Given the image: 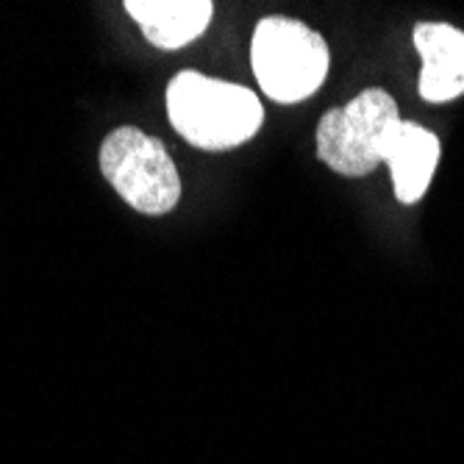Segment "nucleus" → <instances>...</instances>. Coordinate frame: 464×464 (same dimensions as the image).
Returning <instances> with one entry per match:
<instances>
[{"label":"nucleus","instance_id":"nucleus-1","mask_svg":"<svg viewBox=\"0 0 464 464\" xmlns=\"http://www.w3.org/2000/svg\"><path fill=\"white\" fill-rule=\"evenodd\" d=\"M167 114L189 145L208 153L239 148L265 122L256 92L195 70H184L167 83Z\"/></svg>","mask_w":464,"mask_h":464},{"label":"nucleus","instance_id":"nucleus-2","mask_svg":"<svg viewBox=\"0 0 464 464\" xmlns=\"http://www.w3.org/2000/svg\"><path fill=\"white\" fill-rule=\"evenodd\" d=\"M250 64L265 98L276 103H301L323 87L331 51L306 23L273 14L259 20L253 31Z\"/></svg>","mask_w":464,"mask_h":464},{"label":"nucleus","instance_id":"nucleus-3","mask_svg":"<svg viewBox=\"0 0 464 464\" xmlns=\"http://www.w3.org/2000/svg\"><path fill=\"white\" fill-rule=\"evenodd\" d=\"M401 122L395 98L382 87H370L351 103L323 114L314 134L317 156L340 176H370L384 164Z\"/></svg>","mask_w":464,"mask_h":464},{"label":"nucleus","instance_id":"nucleus-4","mask_svg":"<svg viewBox=\"0 0 464 464\" xmlns=\"http://www.w3.org/2000/svg\"><path fill=\"white\" fill-rule=\"evenodd\" d=\"M101 173L114 192L140 215H167L181 200V176L167 148L140 131L137 125H120L98 153Z\"/></svg>","mask_w":464,"mask_h":464},{"label":"nucleus","instance_id":"nucleus-5","mask_svg":"<svg viewBox=\"0 0 464 464\" xmlns=\"http://www.w3.org/2000/svg\"><path fill=\"white\" fill-rule=\"evenodd\" d=\"M423 62L420 98L429 103H448L464 95V31L448 23H420L411 34Z\"/></svg>","mask_w":464,"mask_h":464},{"label":"nucleus","instance_id":"nucleus-6","mask_svg":"<svg viewBox=\"0 0 464 464\" xmlns=\"http://www.w3.org/2000/svg\"><path fill=\"white\" fill-rule=\"evenodd\" d=\"M150 45L161 51H181L212 23V0H129L125 4Z\"/></svg>","mask_w":464,"mask_h":464},{"label":"nucleus","instance_id":"nucleus-7","mask_svg":"<svg viewBox=\"0 0 464 464\" xmlns=\"http://www.w3.org/2000/svg\"><path fill=\"white\" fill-rule=\"evenodd\" d=\"M395 198L406 206L423 200L440 164V137L417 122H401V129L387 150Z\"/></svg>","mask_w":464,"mask_h":464}]
</instances>
